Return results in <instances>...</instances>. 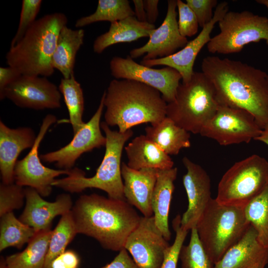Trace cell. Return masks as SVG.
<instances>
[{
	"instance_id": "cell-26",
	"label": "cell",
	"mask_w": 268,
	"mask_h": 268,
	"mask_svg": "<svg viewBox=\"0 0 268 268\" xmlns=\"http://www.w3.org/2000/svg\"><path fill=\"white\" fill-rule=\"evenodd\" d=\"M84 31L72 29L65 25L61 29L52 58V66L58 70L63 78L74 74L76 54L83 44Z\"/></svg>"
},
{
	"instance_id": "cell-30",
	"label": "cell",
	"mask_w": 268,
	"mask_h": 268,
	"mask_svg": "<svg viewBox=\"0 0 268 268\" xmlns=\"http://www.w3.org/2000/svg\"><path fill=\"white\" fill-rule=\"evenodd\" d=\"M36 232L17 218L13 212L4 214L0 220V251L11 247L20 249Z\"/></svg>"
},
{
	"instance_id": "cell-39",
	"label": "cell",
	"mask_w": 268,
	"mask_h": 268,
	"mask_svg": "<svg viewBox=\"0 0 268 268\" xmlns=\"http://www.w3.org/2000/svg\"><path fill=\"white\" fill-rule=\"evenodd\" d=\"M186 2L195 13L199 26L203 28L212 19V9L218 5L216 0H186Z\"/></svg>"
},
{
	"instance_id": "cell-44",
	"label": "cell",
	"mask_w": 268,
	"mask_h": 268,
	"mask_svg": "<svg viewBox=\"0 0 268 268\" xmlns=\"http://www.w3.org/2000/svg\"><path fill=\"white\" fill-rule=\"evenodd\" d=\"M134 16L141 22H147L146 14L143 0H134Z\"/></svg>"
},
{
	"instance_id": "cell-21",
	"label": "cell",
	"mask_w": 268,
	"mask_h": 268,
	"mask_svg": "<svg viewBox=\"0 0 268 268\" xmlns=\"http://www.w3.org/2000/svg\"><path fill=\"white\" fill-rule=\"evenodd\" d=\"M157 172V169L153 168L134 170L124 162L122 163L121 174L124 180L125 200L137 208L143 216L153 215L151 199Z\"/></svg>"
},
{
	"instance_id": "cell-5",
	"label": "cell",
	"mask_w": 268,
	"mask_h": 268,
	"mask_svg": "<svg viewBox=\"0 0 268 268\" xmlns=\"http://www.w3.org/2000/svg\"><path fill=\"white\" fill-rule=\"evenodd\" d=\"M101 128L106 138L105 151L94 175L86 177L82 170L74 168L66 177L55 179L52 185L70 193L96 188L105 192L109 198L126 200L121 174V157L124 145L134 132L131 129L124 133L113 131L104 121L101 122Z\"/></svg>"
},
{
	"instance_id": "cell-34",
	"label": "cell",
	"mask_w": 268,
	"mask_h": 268,
	"mask_svg": "<svg viewBox=\"0 0 268 268\" xmlns=\"http://www.w3.org/2000/svg\"><path fill=\"white\" fill-rule=\"evenodd\" d=\"M191 231L189 244L183 245L180 253L181 268H213L214 264L201 243L196 227Z\"/></svg>"
},
{
	"instance_id": "cell-17",
	"label": "cell",
	"mask_w": 268,
	"mask_h": 268,
	"mask_svg": "<svg viewBox=\"0 0 268 268\" xmlns=\"http://www.w3.org/2000/svg\"><path fill=\"white\" fill-rule=\"evenodd\" d=\"M166 16L160 26L155 29L147 42L143 46L132 49L129 56L133 59L146 54L143 60L162 58L174 54L188 43L186 37L179 32L177 19V0H168Z\"/></svg>"
},
{
	"instance_id": "cell-46",
	"label": "cell",
	"mask_w": 268,
	"mask_h": 268,
	"mask_svg": "<svg viewBox=\"0 0 268 268\" xmlns=\"http://www.w3.org/2000/svg\"><path fill=\"white\" fill-rule=\"evenodd\" d=\"M256 2L263 5L268 9V0H257Z\"/></svg>"
},
{
	"instance_id": "cell-16",
	"label": "cell",
	"mask_w": 268,
	"mask_h": 268,
	"mask_svg": "<svg viewBox=\"0 0 268 268\" xmlns=\"http://www.w3.org/2000/svg\"><path fill=\"white\" fill-rule=\"evenodd\" d=\"M228 9L227 2H220L216 7L212 20L202 28L195 39L188 42L181 50L166 57L142 60L140 64L150 67L160 65L170 67L179 72L183 83L189 82L194 72L193 67L198 55L210 40V34L215 24L222 18L228 11Z\"/></svg>"
},
{
	"instance_id": "cell-2",
	"label": "cell",
	"mask_w": 268,
	"mask_h": 268,
	"mask_svg": "<svg viewBox=\"0 0 268 268\" xmlns=\"http://www.w3.org/2000/svg\"><path fill=\"white\" fill-rule=\"evenodd\" d=\"M78 234L96 240L104 249L120 251L140 216L126 200L97 194L81 195L71 210Z\"/></svg>"
},
{
	"instance_id": "cell-41",
	"label": "cell",
	"mask_w": 268,
	"mask_h": 268,
	"mask_svg": "<svg viewBox=\"0 0 268 268\" xmlns=\"http://www.w3.org/2000/svg\"><path fill=\"white\" fill-rule=\"evenodd\" d=\"M101 268H139L135 263L133 258L129 255L128 251L123 249L110 263Z\"/></svg>"
},
{
	"instance_id": "cell-32",
	"label": "cell",
	"mask_w": 268,
	"mask_h": 268,
	"mask_svg": "<svg viewBox=\"0 0 268 268\" xmlns=\"http://www.w3.org/2000/svg\"><path fill=\"white\" fill-rule=\"evenodd\" d=\"M78 234L71 211L62 215L50 239L48 251L43 268L66 250L67 246Z\"/></svg>"
},
{
	"instance_id": "cell-13",
	"label": "cell",
	"mask_w": 268,
	"mask_h": 268,
	"mask_svg": "<svg viewBox=\"0 0 268 268\" xmlns=\"http://www.w3.org/2000/svg\"><path fill=\"white\" fill-rule=\"evenodd\" d=\"M104 107V96L102 95L94 114L73 134L72 140L57 150L41 154V160L46 163H54L59 169L70 170L83 153L96 148L105 146L106 138L101 133L100 122Z\"/></svg>"
},
{
	"instance_id": "cell-15",
	"label": "cell",
	"mask_w": 268,
	"mask_h": 268,
	"mask_svg": "<svg viewBox=\"0 0 268 268\" xmlns=\"http://www.w3.org/2000/svg\"><path fill=\"white\" fill-rule=\"evenodd\" d=\"M170 245L156 226L154 216H141L128 237L124 248L139 268H160Z\"/></svg>"
},
{
	"instance_id": "cell-37",
	"label": "cell",
	"mask_w": 268,
	"mask_h": 268,
	"mask_svg": "<svg viewBox=\"0 0 268 268\" xmlns=\"http://www.w3.org/2000/svg\"><path fill=\"white\" fill-rule=\"evenodd\" d=\"M181 216L177 215L172 221V227L176 233L173 244L166 249L160 268H177L180 253L189 231L181 225Z\"/></svg>"
},
{
	"instance_id": "cell-12",
	"label": "cell",
	"mask_w": 268,
	"mask_h": 268,
	"mask_svg": "<svg viewBox=\"0 0 268 268\" xmlns=\"http://www.w3.org/2000/svg\"><path fill=\"white\" fill-rule=\"evenodd\" d=\"M111 75L116 79L135 80L158 90L167 103L172 102L182 76L176 69L166 67L153 68L138 64L129 56H116L110 62Z\"/></svg>"
},
{
	"instance_id": "cell-19",
	"label": "cell",
	"mask_w": 268,
	"mask_h": 268,
	"mask_svg": "<svg viewBox=\"0 0 268 268\" xmlns=\"http://www.w3.org/2000/svg\"><path fill=\"white\" fill-rule=\"evenodd\" d=\"M25 207L18 219L36 232L51 229L54 218L70 211L73 205L69 194H61L52 202L30 187L25 188Z\"/></svg>"
},
{
	"instance_id": "cell-33",
	"label": "cell",
	"mask_w": 268,
	"mask_h": 268,
	"mask_svg": "<svg viewBox=\"0 0 268 268\" xmlns=\"http://www.w3.org/2000/svg\"><path fill=\"white\" fill-rule=\"evenodd\" d=\"M244 212L259 242L268 248V186L245 207Z\"/></svg>"
},
{
	"instance_id": "cell-22",
	"label": "cell",
	"mask_w": 268,
	"mask_h": 268,
	"mask_svg": "<svg viewBox=\"0 0 268 268\" xmlns=\"http://www.w3.org/2000/svg\"><path fill=\"white\" fill-rule=\"evenodd\" d=\"M268 264V248L258 239L250 225L241 239L230 248L213 268H265Z\"/></svg>"
},
{
	"instance_id": "cell-40",
	"label": "cell",
	"mask_w": 268,
	"mask_h": 268,
	"mask_svg": "<svg viewBox=\"0 0 268 268\" xmlns=\"http://www.w3.org/2000/svg\"><path fill=\"white\" fill-rule=\"evenodd\" d=\"M80 258L73 250H66L55 258L47 268H78Z\"/></svg>"
},
{
	"instance_id": "cell-20",
	"label": "cell",
	"mask_w": 268,
	"mask_h": 268,
	"mask_svg": "<svg viewBox=\"0 0 268 268\" xmlns=\"http://www.w3.org/2000/svg\"><path fill=\"white\" fill-rule=\"evenodd\" d=\"M36 135L28 127L12 129L0 121V172L1 182L14 183V169L20 153L33 146Z\"/></svg>"
},
{
	"instance_id": "cell-36",
	"label": "cell",
	"mask_w": 268,
	"mask_h": 268,
	"mask_svg": "<svg viewBox=\"0 0 268 268\" xmlns=\"http://www.w3.org/2000/svg\"><path fill=\"white\" fill-rule=\"evenodd\" d=\"M42 3L41 0H22L18 28L11 42L10 46L17 43L37 20L36 18Z\"/></svg>"
},
{
	"instance_id": "cell-31",
	"label": "cell",
	"mask_w": 268,
	"mask_h": 268,
	"mask_svg": "<svg viewBox=\"0 0 268 268\" xmlns=\"http://www.w3.org/2000/svg\"><path fill=\"white\" fill-rule=\"evenodd\" d=\"M131 16L134 12L128 0H99L95 11L77 19L75 26L80 28L99 21L111 23Z\"/></svg>"
},
{
	"instance_id": "cell-35",
	"label": "cell",
	"mask_w": 268,
	"mask_h": 268,
	"mask_svg": "<svg viewBox=\"0 0 268 268\" xmlns=\"http://www.w3.org/2000/svg\"><path fill=\"white\" fill-rule=\"evenodd\" d=\"M25 200V188L15 183L0 184V217L21 208Z\"/></svg>"
},
{
	"instance_id": "cell-10",
	"label": "cell",
	"mask_w": 268,
	"mask_h": 268,
	"mask_svg": "<svg viewBox=\"0 0 268 268\" xmlns=\"http://www.w3.org/2000/svg\"><path fill=\"white\" fill-rule=\"evenodd\" d=\"M262 129L254 117L239 108L219 105L214 115L204 125L200 134L227 146L249 143L261 133Z\"/></svg>"
},
{
	"instance_id": "cell-45",
	"label": "cell",
	"mask_w": 268,
	"mask_h": 268,
	"mask_svg": "<svg viewBox=\"0 0 268 268\" xmlns=\"http://www.w3.org/2000/svg\"><path fill=\"white\" fill-rule=\"evenodd\" d=\"M254 140L260 141L268 145V125L262 130L261 134Z\"/></svg>"
},
{
	"instance_id": "cell-6",
	"label": "cell",
	"mask_w": 268,
	"mask_h": 268,
	"mask_svg": "<svg viewBox=\"0 0 268 268\" xmlns=\"http://www.w3.org/2000/svg\"><path fill=\"white\" fill-rule=\"evenodd\" d=\"M250 223L244 208L210 201L197 223L199 239L214 265L243 237Z\"/></svg>"
},
{
	"instance_id": "cell-25",
	"label": "cell",
	"mask_w": 268,
	"mask_h": 268,
	"mask_svg": "<svg viewBox=\"0 0 268 268\" xmlns=\"http://www.w3.org/2000/svg\"><path fill=\"white\" fill-rule=\"evenodd\" d=\"M177 173L176 167L158 170L151 199V207L155 224L168 241L170 240L171 236L168 224L169 213L175 189L174 183Z\"/></svg>"
},
{
	"instance_id": "cell-28",
	"label": "cell",
	"mask_w": 268,
	"mask_h": 268,
	"mask_svg": "<svg viewBox=\"0 0 268 268\" xmlns=\"http://www.w3.org/2000/svg\"><path fill=\"white\" fill-rule=\"evenodd\" d=\"M145 136L169 155L191 145L190 133L166 117L160 122L145 128Z\"/></svg>"
},
{
	"instance_id": "cell-7",
	"label": "cell",
	"mask_w": 268,
	"mask_h": 268,
	"mask_svg": "<svg viewBox=\"0 0 268 268\" xmlns=\"http://www.w3.org/2000/svg\"><path fill=\"white\" fill-rule=\"evenodd\" d=\"M218 106L212 83L202 71H194L189 82L179 84L174 100L167 104L166 117L188 132L200 134Z\"/></svg>"
},
{
	"instance_id": "cell-18",
	"label": "cell",
	"mask_w": 268,
	"mask_h": 268,
	"mask_svg": "<svg viewBox=\"0 0 268 268\" xmlns=\"http://www.w3.org/2000/svg\"><path fill=\"white\" fill-rule=\"evenodd\" d=\"M182 162L187 170L183 183L188 197V206L181 216V225L184 229L189 231L196 227L212 199L211 181L206 171L187 157H184Z\"/></svg>"
},
{
	"instance_id": "cell-4",
	"label": "cell",
	"mask_w": 268,
	"mask_h": 268,
	"mask_svg": "<svg viewBox=\"0 0 268 268\" xmlns=\"http://www.w3.org/2000/svg\"><path fill=\"white\" fill-rule=\"evenodd\" d=\"M66 14L55 12L37 19L5 56L8 66L22 75L49 77L55 71L52 58L59 33L67 25Z\"/></svg>"
},
{
	"instance_id": "cell-3",
	"label": "cell",
	"mask_w": 268,
	"mask_h": 268,
	"mask_svg": "<svg viewBox=\"0 0 268 268\" xmlns=\"http://www.w3.org/2000/svg\"><path fill=\"white\" fill-rule=\"evenodd\" d=\"M103 95L104 122L121 133L143 123L155 125L166 117L167 103L161 93L141 82L114 79Z\"/></svg>"
},
{
	"instance_id": "cell-43",
	"label": "cell",
	"mask_w": 268,
	"mask_h": 268,
	"mask_svg": "<svg viewBox=\"0 0 268 268\" xmlns=\"http://www.w3.org/2000/svg\"><path fill=\"white\" fill-rule=\"evenodd\" d=\"M144 6L146 14L147 22L154 24L159 14L158 0H144Z\"/></svg>"
},
{
	"instance_id": "cell-24",
	"label": "cell",
	"mask_w": 268,
	"mask_h": 268,
	"mask_svg": "<svg viewBox=\"0 0 268 268\" xmlns=\"http://www.w3.org/2000/svg\"><path fill=\"white\" fill-rule=\"evenodd\" d=\"M127 165L134 170L153 168L166 170L173 168L174 162L145 135L134 137L125 147Z\"/></svg>"
},
{
	"instance_id": "cell-14",
	"label": "cell",
	"mask_w": 268,
	"mask_h": 268,
	"mask_svg": "<svg viewBox=\"0 0 268 268\" xmlns=\"http://www.w3.org/2000/svg\"><path fill=\"white\" fill-rule=\"evenodd\" d=\"M61 93L46 77L21 75L7 86L0 95L17 106L36 110L61 107Z\"/></svg>"
},
{
	"instance_id": "cell-27",
	"label": "cell",
	"mask_w": 268,
	"mask_h": 268,
	"mask_svg": "<svg viewBox=\"0 0 268 268\" xmlns=\"http://www.w3.org/2000/svg\"><path fill=\"white\" fill-rule=\"evenodd\" d=\"M52 231L49 229L37 232L22 252L1 257L0 268H43Z\"/></svg>"
},
{
	"instance_id": "cell-29",
	"label": "cell",
	"mask_w": 268,
	"mask_h": 268,
	"mask_svg": "<svg viewBox=\"0 0 268 268\" xmlns=\"http://www.w3.org/2000/svg\"><path fill=\"white\" fill-rule=\"evenodd\" d=\"M67 107L69 120L73 134L85 124L83 121L84 100L83 90L74 74L69 78H62L58 87Z\"/></svg>"
},
{
	"instance_id": "cell-11",
	"label": "cell",
	"mask_w": 268,
	"mask_h": 268,
	"mask_svg": "<svg viewBox=\"0 0 268 268\" xmlns=\"http://www.w3.org/2000/svg\"><path fill=\"white\" fill-rule=\"evenodd\" d=\"M57 121L51 114L43 119L35 143L28 153L17 160L14 169V183L35 189L42 197H48L52 191L53 183L61 175H68L70 170L54 169L42 163L39 156V148L49 128Z\"/></svg>"
},
{
	"instance_id": "cell-8",
	"label": "cell",
	"mask_w": 268,
	"mask_h": 268,
	"mask_svg": "<svg viewBox=\"0 0 268 268\" xmlns=\"http://www.w3.org/2000/svg\"><path fill=\"white\" fill-rule=\"evenodd\" d=\"M268 186V161L257 154L235 163L222 176L215 199L220 203L245 207Z\"/></svg>"
},
{
	"instance_id": "cell-42",
	"label": "cell",
	"mask_w": 268,
	"mask_h": 268,
	"mask_svg": "<svg viewBox=\"0 0 268 268\" xmlns=\"http://www.w3.org/2000/svg\"><path fill=\"white\" fill-rule=\"evenodd\" d=\"M22 74L16 68L8 66L0 67V95L5 88L12 83Z\"/></svg>"
},
{
	"instance_id": "cell-23",
	"label": "cell",
	"mask_w": 268,
	"mask_h": 268,
	"mask_svg": "<svg viewBox=\"0 0 268 268\" xmlns=\"http://www.w3.org/2000/svg\"><path fill=\"white\" fill-rule=\"evenodd\" d=\"M155 29L154 24L141 22L135 16L111 23L108 31L98 36L93 44V51L102 53L117 43H129L143 37H149Z\"/></svg>"
},
{
	"instance_id": "cell-38",
	"label": "cell",
	"mask_w": 268,
	"mask_h": 268,
	"mask_svg": "<svg viewBox=\"0 0 268 268\" xmlns=\"http://www.w3.org/2000/svg\"><path fill=\"white\" fill-rule=\"evenodd\" d=\"M179 19L178 25L179 32L183 37H192L198 31L199 25L197 18L186 2L177 0Z\"/></svg>"
},
{
	"instance_id": "cell-1",
	"label": "cell",
	"mask_w": 268,
	"mask_h": 268,
	"mask_svg": "<svg viewBox=\"0 0 268 268\" xmlns=\"http://www.w3.org/2000/svg\"><path fill=\"white\" fill-rule=\"evenodd\" d=\"M202 72L212 83L219 105L251 113L262 130L268 125V74L240 61L207 56Z\"/></svg>"
},
{
	"instance_id": "cell-9",
	"label": "cell",
	"mask_w": 268,
	"mask_h": 268,
	"mask_svg": "<svg viewBox=\"0 0 268 268\" xmlns=\"http://www.w3.org/2000/svg\"><path fill=\"white\" fill-rule=\"evenodd\" d=\"M220 32L207 43L209 53L227 55L240 52L251 43L268 46V18L248 10L228 11L218 22Z\"/></svg>"
}]
</instances>
